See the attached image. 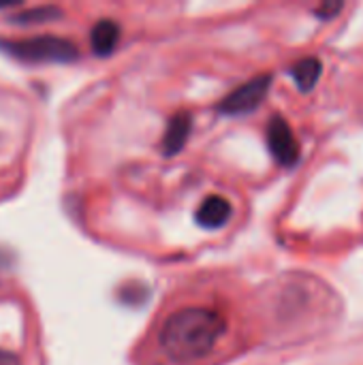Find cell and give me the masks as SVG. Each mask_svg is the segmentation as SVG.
I'll return each mask as SVG.
<instances>
[{
  "label": "cell",
  "mask_w": 363,
  "mask_h": 365,
  "mask_svg": "<svg viewBox=\"0 0 363 365\" xmlns=\"http://www.w3.org/2000/svg\"><path fill=\"white\" fill-rule=\"evenodd\" d=\"M225 329L227 323L220 312L210 308H184L165 321L160 346L173 361H197L212 353Z\"/></svg>",
  "instance_id": "cell-1"
},
{
  "label": "cell",
  "mask_w": 363,
  "mask_h": 365,
  "mask_svg": "<svg viewBox=\"0 0 363 365\" xmlns=\"http://www.w3.org/2000/svg\"><path fill=\"white\" fill-rule=\"evenodd\" d=\"M0 49L21 62L43 64V62H73L79 58L77 45L62 36H32L19 41H0Z\"/></svg>",
  "instance_id": "cell-2"
},
{
  "label": "cell",
  "mask_w": 363,
  "mask_h": 365,
  "mask_svg": "<svg viewBox=\"0 0 363 365\" xmlns=\"http://www.w3.org/2000/svg\"><path fill=\"white\" fill-rule=\"evenodd\" d=\"M270 83H272V75H259V77L242 83L240 88H235L231 94H227L218 103V111L227 113V115H244V113L255 111L267 96Z\"/></svg>",
  "instance_id": "cell-3"
},
{
  "label": "cell",
  "mask_w": 363,
  "mask_h": 365,
  "mask_svg": "<svg viewBox=\"0 0 363 365\" xmlns=\"http://www.w3.org/2000/svg\"><path fill=\"white\" fill-rule=\"evenodd\" d=\"M267 148L282 167H293L300 160V143L282 115H274L267 124Z\"/></svg>",
  "instance_id": "cell-4"
},
{
  "label": "cell",
  "mask_w": 363,
  "mask_h": 365,
  "mask_svg": "<svg viewBox=\"0 0 363 365\" xmlns=\"http://www.w3.org/2000/svg\"><path fill=\"white\" fill-rule=\"evenodd\" d=\"M231 214H233L231 203L220 195H212V197L203 199V203L199 205V210L195 214V220L203 229H220L229 222Z\"/></svg>",
  "instance_id": "cell-5"
},
{
  "label": "cell",
  "mask_w": 363,
  "mask_h": 365,
  "mask_svg": "<svg viewBox=\"0 0 363 365\" xmlns=\"http://www.w3.org/2000/svg\"><path fill=\"white\" fill-rule=\"evenodd\" d=\"M190 128H193V118H190L188 111H178L169 120V126H167L165 137H163V152H165V156H173V154H178L186 145Z\"/></svg>",
  "instance_id": "cell-6"
},
{
  "label": "cell",
  "mask_w": 363,
  "mask_h": 365,
  "mask_svg": "<svg viewBox=\"0 0 363 365\" xmlns=\"http://www.w3.org/2000/svg\"><path fill=\"white\" fill-rule=\"evenodd\" d=\"M120 36H122V32H120L118 21H113V19H101V21H96L94 28H92V32H90L92 51L96 56H109L118 47Z\"/></svg>",
  "instance_id": "cell-7"
},
{
  "label": "cell",
  "mask_w": 363,
  "mask_h": 365,
  "mask_svg": "<svg viewBox=\"0 0 363 365\" xmlns=\"http://www.w3.org/2000/svg\"><path fill=\"white\" fill-rule=\"evenodd\" d=\"M291 77L295 79V83L302 92H310L321 77V60L310 56V58L295 62L291 66Z\"/></svg>",
  "instance_id": "cell-8"
},
{
  "label": "cell",
  "mask_w": 363,
  "mask_h": 365,
  "mask_svg": "<svg viewBox=\"0 0 363 365\" xmlns=\"http://www.w3.org/2000/svg\"><path fill=\"white\" fill-rule=\"evenodd\" d=\"M62 11L58 6H36L24 13H17L13 17V21L17 24H43V21H51V19H60Z\"/></svg>",
  "instance_id": "cell-9"
},
{
  "label": "cell",
  "mask_w": 363,
  "mask_h": 365,
  "mask_svg": "<svg viewBox=\"0 0 363 365\" xmlns=\"http://www.w3.org/2000/svg\"><path fill=\"white\" fill-rule=\"evenodd\" d=\"M150 297V291H148V287H143V284H128V287H124V289H120V299L124 302V304H128V306H141L145 299Z\"/></svg>",
  "instance_id": "cell-10"
},
{
  "label": "cell",
  "mask_w": 363,
  "mask_h": 365,
  "mask_svg": "<svg viewBox=\"0 0 363 365\" xmlns=\"http://www.w3.org/2000/svg\"><path fill=\"white\" fill-rule=\"evenodd\" d=\"M340 11H342V2H325V4H321L315 13H317L319 17H323V19H329V17H336Z\"/></svg>",
  "instance_id": "cell-11"
},
{
  "label": "cell",
  "mask_w": 363,
  "mask_h": 365,
  "mask_svg": "<svg viewBox=\"0 0 363 365\" xmlns=\"http://www.w3.org/2000/svg\"><path fill=\"white\" fill-rule=\"evenodd\" d=\"M0 365H21V361H19L17 355H13V353L0 349Z\"/></svg>",
  "instance_id": "cell-12"
}]
</instances>
